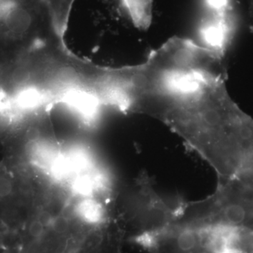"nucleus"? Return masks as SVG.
Segmentation results:
<instances>
[{"instance_id":"nucleus-1","label":"nucleus","mask_w":253,"mask_h":253,"mask_svg":"<svg viewBox=\"0 0 253 253\" xmlns=\"http://www.w3.org/2000/svg\"><path fill=\"white\" fill-rule=\"evenodd\" d=\"M224 55L184 38H171L128 71L126 112L156 118L227 178L253 155V118L226 89Z\"/></svg>"},{"instance_id":"nucleus-2","label":"nucleus","mask_w":253,"mask_h":253,"mask_svg":"<svg viewBox=\"0 0 253 253\" xmlns=\"http://www.w3.org/2000/svg\"><path fill=\"white\" fill-rule=\"evenodd\" d=\"M148 253H253L245 236L212 225L169 224L136 240Z\"/></svg>"},{"instance_id":"nucleus-3","label":"nucleus","mask_w":253,"mask_h":253,"mask_svg":"<svg viewBox=\"0 0 253 253\" xmlns=\"http://www.w3.org/2000/svg\"><path fill=\"white\" fill-rule=\"evenodd\" d=\"M206 4L201 36L206 46L224 55L232 33L230 0H206Z\"/></svg>"},{"instance_id":"nucleus-4","label":"nucleus","mask_w":253,"mask_h":253,"mask_svg":"<svg viewBox=\"0 0 253 253\" xmlns=\"http://www.w3.org/2000/svg\"><path fill=\"white\" fill-rule=\"evenodd\" d=\"M76 212L82 219L91 224H98L104 219V209L94 200L85 199L82 201L78 205Z\"/></svg>"},{"instance_id":"nucleus-5","label":"nucleus","mask_w":253,"mask_h":253,"mask_svg":"<svg viewBox=\"0 0 253 253\" xmlns=\"http://www.w3.org/2000/svg\"><path fill=\"white\" fill-rule=\"evenodd\" d=\"M12 191V184L7 177L0 176V197H6Z\"/></svg>"},{"instance_id":"nucleus-6","label":"nucleus","mask_w":253,"mask_h":253,"mask_svg":"<svg viewBox=\"0 0 253 253\" xmlns=\"http://www.w3.org/2000/svg\"><path fill=\"white\" fill-rule=\"evenodd\" d=\"M43 231V226L40 221H36L32 223L29 228V232L33 237H38Z\"/></svg>"},{"instance_id":"nucleus-7","label":"nucleus","mask_w":253,"mask_h":253,"mask_svg":"<svg viewBox=\"0 0 253 253\" xmlns=\"http://www.w3.org/2000/svg\"><path fill=\"white\" fill-rule=\"evenodd\" d=\"M250 16L253 22V0H249Z\"/></svg>"}]
</instances>
